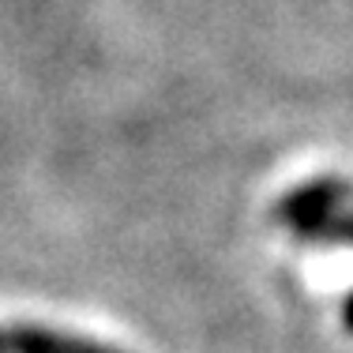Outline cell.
Instances as JSON below:
<instances>
[{"label":"cell","mask_w":353,"mask_h":353,"mask_svg":"<svg viewBox=\"0 0 353 353\" xmlns=\"http://www.w3.org/2000/svg\"><path fill=\"white\" fill-rule=\"evenodd\" d=\"M342 199H346V188L339 181H308L279 203V218L301 241L353 245V211L342 207ZM342 323L353 334V293L342 308Z\"/></svg>","instance_id":"cell-1"},{"label":"cell","mask_w":353,"mask_h":353,"mask_svg":"<svg viewBox=\"0 0 353 353\" xmlns=\"http://www.w3.org/2000/svg\"><path fill=\"white\" fill-rule=\"evenodd\" d=\"M0 353H121V350L38 323H4L0 327Z\"/></svg>","instance_id":"cell-2"}]
</instances>
